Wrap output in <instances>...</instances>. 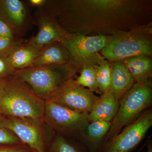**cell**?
<instances>
[{
	"instance_id": "1",
	"label": "cell",
	"mask_w": 152,
	"mask_h": 152,
	"mask_svg": "<svg viewBox=\"0 0 152 152\" xmlns=\"http://www.w3.org/2000/svg\"><path fill=\"white\" fill-rule=\"evenodd\" d=\"M6 82L0 104L4 116L45 121V101L15 75L6 79Z\"/></svg>"
},
{
	"instance_id": "2",
	"label": "cell",
	"mask_w": 152,
	"mask_h": 152,
	"mask_svg": "<svg viewBox=\"0 0 152 152\" xmlns=\"http://www.w3.org/2000/svg\"><path fill=\"white\" fill-rule=\"evenodd\" d=\"M107 36L108 43L101 54L109 62L152 53V28L149 25L134 27L128 31L115 30Z\"/></svg>"
},
{
	"instance_id": "3",
	"label": "cell",
	"mask_w": 152,
	"mask_h": 152,
	"mask_svg": "<svg viewBox=\"0 0 152 152\" xmlns=\"http://www.w3.org/2000/svg\"><path fill=\"white\" fill-rule=\"evenodd\" d=\"M77 70L69 64L29 67L15 71L14 75L25 82L44 101L49 99L60 85L74 77Z\"/></svg>"
},
{
	"instance_id": "4",
	"label": "cell",
	"mask_w": 152,
	"mask_h": 152,
	"mask_svg": "<svg viewBox=\"0 0 152 152\" xmlns=\"http://www.w3.org/2000/svg\"><path fill=\"white\" fill-rule=\"evenodd\" d=\"M152 104L151 80L143 83H134L119 101V107L111 122L103 145L120 133L124 127L137 119Z\"/></svg>"
},
{
	"instance_id": "5",
	"label": "cell",
	"mask_w": 152,
	"mask_h": 152,
	"mask_svg": "<svg viewBox=\"0 0 152 152\" xmlns=\"http://www.w3.org/2000/svg\"><path fill=\"white\" fill-rule=\"evenodd\" d=\"M62 43L69 53V64L79 72L82 68L96 65L103 58L100 52L108 43L107 36L99 34L87 36L68 33Z\"/></svg>"
},
{
	"instance_id": "6",
	"label": "cell",
	"mask_w": 152,
	"mask_h": 152,
	"mask_svg": "<svg viewBox=\"0 0 152 152\" xmlns=\"http://www.w3.org/2000/svg\"><path fill=\"white\" fill-rule=\"evenodd\" d=\"M88 114L75 111L51 101H45L44 120L53 132L82 143L88 124Z\"/></svg>"
},
{
	"instance_id": "7",
	"label": "cell",
	"mask_w": 152,
	"mask_h": 152,
	"mask_svg": "<svg viewBox=\"0 0 152 152\" xmlns=\"http://www.w3.org/2000/svg\"><path fill=\"white\" fill-rule=\"evenodd\" d=\"M0 123L13 133L22 143L38 152H46L47 125L44 120L4 116Z\"/></svg>"
},
{
	"instance_id": "8",
	"label": "cell",
	"mask_w": 152,
	"mask_h": 152,
	"mask_svg": "<svg viewBox=\"0 0 152 152\" xmlns=\"http://www.w3.org/2000/svg\"><path fill=\"white\" fill-rule=\"evenodd\" d=\"M152 126V110L147 109L124 130L102 146L99 152H130L137 148Z\"/></svg>"
},
{
	"instance_id": "9",
	"label": "cell",
	"mask_w": 152,
	"mask_h": 152,
	"mask_svg": "<svg viewBox=\"0 0 152 152\" xmlns=\"http://www.w3.org/2000/svg\"><path fill=\"white\" fill-rule=\"evenodd\" d=\"M74 78L60 85L48 100L75 111L89 114L100 97L88 88L76 84Z\"/></svg>"
},
{
	"instance_id": "10",
	"label": "cell",
	"mask_w": 152,
	"mask_h": 152,
	"mask_svg": "<svg viewBox=\"0 0 152 152\" xmlns=\"http://www.w3.org/2000/svg\"><path fill=\"white\" fill-rule=\"evenodd\" d=\"M30 6L28 1L4 0L0 1V19L22 39L34 25Z\"/></svg>"
},
{
	"instance_id": "11",
	"label": "cell",
	"mask_w": 152,
	"mask_h": 152,
	"mask_svg": "<svg viewBox=\"0 0 152 152\" xmlns=\"http://www.w3.org/2000/svg\"><path fill=\"white\" fill-rule=\"evenodd\" d=\"M33 17L39 31L28 41L37 48L43 49L50 44L61 41L68 34L43 7L37 8Z\"/></svg>"
},
{
	"instance_id": "12",
	"label": "cell",
	"mask_w": 152,
	"mask_h": 152,
	"mask_svg": "<svg viewBox=\"0 0 152 152\" xmlns=\"http://www.w3.org/2000/svg\"><path fill=\"white\" fill-rule=\"evenodd\" d=\"M34 47L28 40L15 45L7 53L9 62L15 70L29 67L42 51Z\"/></svg>"
},
{
	"instance_id": "13",
	"label": "cell",
	"mask_w": 152,
	"mask_h": 152,
	"mask_svg": "<svg viewBox=\"0 0 152 152\" xmlns=\"http://www.w3.org/2000/svg\"><path fill=\"white\" fill-rule=\"evenodd\" d=\"M111 81L109 91L119 101L134 83V80L121 61L110 62Z\"/></svg>"
},
{
	"instance_id": "14",
	"label": "cell",
	"mask_w": 152,
	"mask_h": 152,
	"mask_svg": "<svg viewBox=\"0 0 152 152\" xmlns=\"http://www.w3.org/2000/svg\"><path fill=\"white\" fill-rule=\"evenodd\" d=\"M119 101L109 91L101 95L88 114L89 123L98 121L111 122L118 110Z\"/></svg>"
},
{
	"instance_id": "15",
	"label": "cell",
	"mask_w": 152,
	"mask_h": 152,
	"mask_svg": "<svg viewBox=\"0 0 152 152\" xmlns=\"http://www.w3.org/2000/svg\"><path fill=\"white\" fill-rule=\"evenodd\" d=\"M69 63V52L60 41L45 47L30 67L63 65Z\"/></svg>"
},
{
	"instance_id": "16",
	"label": "cell",
	"mask_w": 152,
	"mask_h": 152,
	"mask_svg": "<svg viewBox=\"0 0 152 152\" xmlns=\"http://www.w3.org/2000/svg\"><path fill=\"white\" fill-rule=\"evenodd\" d=\"M111 125V122L103 121L89 123L86 128L82 143L87 152L99 151Z\"/></svg>"
},
{
	"instance_id": "17",
	"label": "cell",
	"mask_w": 152,
	"mask_h": 152,
	"mask_svg": "<svg viewBox=\"0 0 152 152\" xmlns=\"http://www.w3.org/2000/svg\"><path fill=\"white\" fill-rule=\"evenodd\" d=\"M134 83H143L151 80L152 62L151 56H135L121 60Z\"/></svg>"
},
{
	"instance_id": "18",
	"label": "cell",
	"mask_w": 152,
	"mask_h": 152,
	"mask_svg": "<svg viewBox=\"0 0 152 152\" xmlns=\"http://www.w3.org/2000/svg\"><path fill=\"white\" fill-rule=\"evenodd\" d=\"M95 77L100 95L109 91L111 81L110 62L103 58L94 66Z\"/></svg>"
},
{
	"instance_id": "19",
	"label": "cell",
	"mask_w": 152,
	"mask_h": 152,
	"mask_svg": "<svg viewBox=\"0 0 152 152\" xmlns=\"http://www.w3.org/2000/svg\"><path fill=\"white\" fill-rule=\"evenodd\" d=\"M47 152H87L84 147H77L67 139L56 135L51 140Z\"/></svg>"
},
{
	"instance_id": "20",
	"label": "cell",
	"mask_w": 152,
	"mask_h": 152,
	"mask_svg": "<svg viewBox=\"0 0 152 152\" xmlns=\"http://www.w3.org/2000/svg\"><path fill=\"white\" fill-rule=\"evenodd\" d=\"M79 72L80 75L75 79L74 78V81L76 84L84 88L87 87L92 92L100 94L96 82L94 66L85 67Z\"/></svg>"
},
{
	"instance_id": "21",
	"label": "cell",
	"mask_w": 152,
	"mask_h": 152,
	"mask_svg": "<svg viewBox=\"0 0 152 152\" xmlns=\"http://www.w3.org/2000/svg\"><path fill=\"white\" fill-rule=\"evenodd\" d=\"M15 134L0 123V145H22Z\"/></svg>"
},
{
	"instance_id": "22",
	"label": "cell",
	"mask_w": 152,
	"mask_h": 152,
	"mask_svg": "<svg viewBox=\"0 0 152 152\" xmlns=\"http://www.w3.org/2000/svg\"><path fill=\"white\" fill-rule=\"evenodd\" d=\"M7 53L0 54V79L7 78L15 72L9 62Z\"/></svg>"
},
{
	"instance_id": "23",
	"label": "cell",
	"mask_w": 152,
	"mask_h": 152,
	"mask_svg": "<svg viewBox=\"0 0 152 152\" xmlns=\"http://www.w3.org/2000/svg\"><path fill=\"white\" fill-rule=\"evenodd\" d=\"M0 37L12 40L23 41V39L17 35L10 27L1 19H0Z\"/></svg>"
},
{
	"instance_id": "24",
	"label": "cell",
	"mask_w": 152,
	"mask_h": 152,
	"mask_svg": "<svg viewBox=\"0 0 152 152\" xmlns=\"http://www.w3.org/2000/svg\"><path fill=\"white\" fill-rule=\"evenodd\" d=\"M0 152H33V150L27 145H9L0 146Z\"/></svg>"
},
{
	"instance_id": "25",
	"label": "cell",
	"mask_w": 152,
	"mask_h": 152,
	"mask_svg": "<svg viewBox=\"0 0 152 152\" xmlns=\"http://www.w3.org/2000/svg\"><path fill=\"white\" fill-rule=\"evenodd\" d=\"M23 41L12 40L0 37V54L6 53L15 45Z\"/></svg>"
},
{
	"instance_id": "26",
	"label": "cell",
	"mask_w": 152,
	"mask_h": 152,
	"mask_svg": "<svg viewBox=\"0 0 152 152\" xmlns=\"http://www.w3.org/2000/svg\"><path fill=\"white\" fill-rule=\"evenodd\" d=\"M28 2L31 7L39 8L44 7L46 0H29Z\"/></svg>"
},
{
	"instance_id": "27",
	"label": "cell",
	"mask_w": 152,
	"mask_h": 152,
	"mask_svg": "<svg viewBox=\"0 0 152 152\" xmlns=\"http://www.w3.org/2000/svg\"><path fill=\"white\" fill-rule=\"evenodd\" d=\"M6 85V79H0V104L4 93Z\"/></svg>"
},
{
	"instance_id": "28",
	"label": "cell",
	"mask_w": 152,
	"mask_h": 152,
	"mask_svg": "<svg viewBox=\"0 0 152 152\" xmlns=\"http://www.w3.org/2000/svg\"><path fill=\"white\" fill-rule=\"evenodd\" d=\"M148 151L147 152H152V142L151 140H149L147 143Z\"/></svg>"
},
{
	"instance_id": "29",
	"label": "cell",
	"mask_w": 152,
	"mask_h": 152,
	"mask_svg": "<svg viewBox=\"0 0 152 152\" xmlns=\"http://www.w3.org/2000/svg\"><path fill=\"white\" fill-rule=\"evenodd\" d=\"M4 116V115L2 113L1 111V109H0V120Z\"/></svg>"
},
{
	"instance_id": "30",
	"label": "cell",
	"mask_w": 152,
	"mask_h": 152,
	"mask_svg": "<svg viewBox=\"0 0 152 152\" xmlns=\"http://www.w3.org/2000/svg\"><path fill=\"white\" fill-rule=\"evenodd\" d=\"M33 152H38L37 151H35V150H33Z\"/></svg>"
},
{
	"instance_id": "31",
	"label": "cell",
	"mask_w": 152,
	"mask_h": 152,
	"mask_svg": "<svg viewBox=\"0 0 152 152\" xmlns=\"http://www.w3.org/2000/svg\"><path fill=\"white\" fill-rule=\"evenodd\" d=\"M0 146H1V145H0Z\"/></svg>"
}]
</instances>
